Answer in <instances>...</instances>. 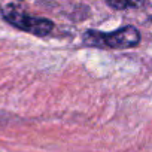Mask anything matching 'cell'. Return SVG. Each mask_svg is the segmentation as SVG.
<instances>
[{"mask_svg": "<svg viewBox=\"0 0 152 152\" xmlns=\"http://www.w3.org/2000/svg\"><path fill=\"white\" fill-rule=\"evenodd\" d=\"M140 42V33L133 26L121 27L110 33H102L97 30H88L84 33V43L94 48L107 49H127L136 46Z\"/></svg>", "mask_w": 152, "mask_h": 152, "instance_id": "obj_1", "label": "cell"}, {"mask_svg": "<svg viewBox=\"0 0 152 152\" xmlns=\"http://www.w3.org/2000/svg\"><path fill=\"white\" fill-rule=\"evenodd\" d=\"M2 17L11 26H14L23 31L36 34V36H46L54 30V23L51 20L28 15L20 9H15L12 5L2 9Z\"/></svg>", "mask_w": 152, "mask_h": 152, "instance_id": "obj_2", "label": "cell"}, {"mask_svg": "<svg viewBox=\"0 0 152 152\" xmlns=\"http://www.w3.org/2000/svg\"><path fill=\"white\" fill-rule=\"evenodd\" d=\"M110 8H113V9H127V8H137V6H140V3L139 2H112V0H107L106 2Z\"/></svg>", "mask_w": 152, "mask_h": 152, "instance_id": "obj_3", "label": "cell"}]
</instances>
